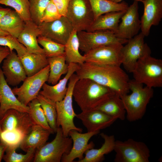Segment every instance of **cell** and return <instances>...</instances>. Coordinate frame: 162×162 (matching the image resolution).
<instances>
[{"label": "cell", "instance_id": "1", "mask_svg": "<svg viewBox=\"0 0 162 162\" xmlns=\"http://www.w3.org/2000/svg\"><path fill=\"white\" fill-rule=\"evenodd\" d=\"M76 72L79 79L88 78L112 90L120 97L128 94L130 79L120 66L85 62Z\"/></svg>", "mask_w": 162, "mask_h": 162}, {"label": "cell", "instance_id": "2", "mask_svg": "<svg viewBox=\"0 0 162 162\" xmlns=\"http://www.w3.org/2000/svg\"><path fill=\"white\" fill-rule=\"evenodd\" d=\"M115 94L109 88L88 78L79 79L73 91V97L82 112L97 110Z\"/></svg>", "mask_w": 162, "mask_h": 162}, {"label": "cell", "instance_id": "3", "mask_svg": "<svg viewBox=\"0 0 162 162\" xmlns=\"http://www.w3.org/2000/svg\"><path fill=\"white\" fill-rule=\"evenodd\" d=\"M129 80V87L131 93L121 96L126 112V118L130 122L141 119L146 112L147 106L153 96L152 88Z\"/></svg>", "mask_w": 162, "mask_h": 162}, {"label": "cell", "instance_id": "4", "mask_svg": "<svg viewBox=\"0 0 162 162\" xmlns=\"http://www.w3.org/2000/svg\"><path fill=\"white\" fill-rule=\"evenodd\" d=\"M134 80L150 88L162 87V60L146 55L137 62L132 71Z\"/></svg>", "mask_w": 162, "mask_h": 162}, {"label": "cell", "instance_id": "5", "mask_svg": "<svg viewBox=\"0 0 162 162\" xmlns=\"http://www.w3.org/2000/svg\"><path fill=\"white\" fill-rule=\"evenodd\" d=\"M79 79L76 74L72 75L69 80L68 90L65 97L62 100L56 102L57 126V128H61L65 137L69 136V132L72 130L80 132L82 131V128L75 126L74 121L76 114L73 107V91L75 83Z\"/></svg>", "mask_w": 162, "mask_h": 162}, {"label": "cell", "instance_id": "6", "mask_svg": "<svg viewBox=\"0 0 162 162\" xmlns=\"http://www.w3.org/2000/svg\"><path fill=\"white\" fill-rule=\"evenodd\" d=\"M56 133L53 140L36 149L33 162H60L63 155L69 153L72 146L71 138L64 136L60 127Z\"/></svg>", "mask_w": 162, "mask_h": 162}, {"label": "cell", "instance_id": "7", "mask_svg": "<svg viewBox=\"0 0 162 162\" xmlns=\"http://www.w3.org/2000/svg\"><path fill=\"white\" fill-rule=\"evenodd\" d=\"M115 162H149L150 151L144 142L132 139L115 141Z\"/></svg>", "mask_w": 162, "mask_h": 162}, {"label": "cell", "instance_id": "8", "mask_svg": "<svg viewBox=\"0 0 162 162\" xmlns=\"http://www.w3.org/2000/svg\"><path fill=\"white\" fill-rule=\"evenodd\" d=\"M80 49L85 53L94 49L101 46L126 44L128 40L118 38L114 32L110 30L93 32L82 31L77 32Z\"/></svg>", "mask_w": 162, "mask_h": 162}, {"label": "cell", "instance_id": "9", "mask_svg": "<svg viewBox=\"0 0 162 162\" xmlns=\"http://www.w3.org/2000/svg\"><path fill=\"white\" fill-rule=\"evenodd\" d=\"M145 36L141 32L128 40L121 50L122 64L128 72L132 73L137 61L146 55L151 54V50L144 42Z\"/></svg>", "mask_w": 162, "mask_h": 162}, {"label": "cell", "instance_id": "10", "mask_svg": "<svg viewBox=\"0 0 162 162\" xmlns=\"http://www.w3.org/2000/svg\"><path fill=\"white\" fill-rule=\"evenodd\" d=\"M50 72L49 65L39 72L27 76L19 87L12 89L17 98L22 104L28 106L33 100L37 98L44 84L47 82Z\"/></svg>", "mask_w": 162, "mask_h": 162}, {"label": "cell", "instance_id": "11", "mask_svg": "<svg viewBox=\"0 0 162 162\" xmlns=\"http://www.w3.org/2000/svg\"><path fill=\"white\" fill-rule=\"evenodd\" d=\"M66 16L77 32L86 31L94 20L89 0H70Z\"/></svg>", "mask_w": 162, "mask_h": 162}, {"label": "cell", "instance_id": "12", "mask_svg": "<svg viewBox=\"0 0 162 162\" xmlns=\"http://www.w3.org/2000/svg\"><path fill=\"white\" fill-rule=\"evenodd\" d=\"M123 45L115 44L98 47L83 55L85 62L94 64L120 66L122 64L121 50Z\"/></svg>", "mask_w": 162, "mask_h": 162}, {"label": "cell", "instance_id": "13", "mask_svg": "<svg viewBox=\"0 0 162 162\" xmlns=\"http://www.w3.org/2000/svg\"><path fill=\"white\" fill-rule=\"evenodd\" d=\"M38 26L40 35L64 45L74 30L70 22L64 16L52 22H41Z\"/></svg>", "mask_w": 162, "mask_h": 162}, {"label": "cell", "instance_id": "14", "mask_svg": "<svg viewBox=\"0 0 162 162\" xmlns=\"http://www.w3.org/2000/svg\"><path fill=\"white\" fill-rule=\"evenodd\" d=\"M138 8V2L136 1L128 6L114 32L118 38L128 40L138 34L141 29Z\"/></svg>", "mask_w": 162, "mask_h": 162}, {"label": "cell", "instance_id": "15", "mask_svg": "<svg viewBox=\"0 0 162 162\" xmlns=\"http://www.w3.org/2000/svg\"><path fill=\"white\" fill-rule=\"evenodd\" d=\"M34 125L28 113L14 109L8 110L0 119L2 132L7 130L17 131L24 137Z\"/></svg>", "mask_w": 162, "mask_h": 162}, {"label": "cell", "instance_id": "16", "mask_svg": "<svg viewBox=\"0 0 162 162\" xmlns=\"http://www.w3.org/2000/svg\"><path fill=\"white\" fill-rule=\"evenodd\" d=\"M100 132V131H97L81 133L75 130H71L69 132V136L71 138L73 145L69 153L63 155L61 161L72 162L76 158L79 159L78 161L82 160L85 152L94 147V144L93 142L88 143L89 140Z\"/></svg>", "mask_w": 162, "mask_h": 162}, {"label": "cell", "instance_id": "17", "mask_svg": "<svg viewBox=\"0 0 162 162\" xmlns=\"http://www.w3.org/2000/svg\"><path fill=\"white\" fill-rule=\"evenodd\" d=\"M2 68L8 85L16 86L27 77L20 57L13 51L3 60Z\"/></svg>", "mask_w": 162, "mask_h": 162}, {"label": "cell", "instance_id": "18", "mask_svg": "<svg viewBox=\"0 0 162 162\" xmlns=\"http://www.w3.org/2000/svg\"><path fill=\"white\" fill-rule=\"evenodd\" d=\"M141 21V32L148 36L152 26L158 25L162 18V0H144Z\"/></svg>", "mask_w": 162, "mask_h": 162}, {"label": "cell", "instance_id": "19", "mask_svg": "<svg viewBox=\"0 0 162 162\" xmlns=\"http://www.w3.org/2000/svg\"><path fill=\"white\" fill-rule=\"evenodd\" d=\"M14 109L28 113V106L21 103L6 82L2 69L0 68V119L8 110Z\"/></svg>", "mask_w": 162, "mask_h": 162}, {"label": "cell", "instance_id": "20", "mask_svg": "<svg viewBox=\"0 0 162 162\" xmlns=\"http://www.w3.org/2000/svg\"><path fill=\"white\" fill-rule=\"evenodd\" d=\"M76 117L82 121L87 132L100 131L113 124L117 119L98 110L76 114Z\"/></svg>", "mask_w": 162, "mask_h": 162}, {"label": "cell", "instance_id": "21", "mask_svg": "<svg viewBox=\"0 0 162 162\" xmlns=\"http://www.w3.org/2000/svg\"><path fill=\"white\" fill-rule=\"evenodd\" d=\"M79 64L74 63L68 64V69L64 77L56 84L51 86L45 83L40 94L56 102L62 100L68 90L67 85L72 75L76 71Z\"/></svg>", "mask_w": 162, "mask_h": 162}, {"label": "cell", "instance_id": "22", "mask_svg": "<svg viewBox=\"0 0 162 162\" xmlns=\"http://www.w3.org/2000/svg\"><path fill=\"white\" fill-rule=\"evenodd\" d=\"M40 35L38 26L30 20L25 22L24 28L17 39L26 49L28 52L44 54L43 49L37 41L38 37Z\"/></svg>", "mask_w": 162, "mask_h": 162}, {"label": "cell", "instance_id": "23", "mask_svg": "<svg viewBox=\"0 0 162 162\" xmlns=\"http://www.w3.org/2000/svg\"><path fill=\"white\" fill-rule=\"evenodd\" d=\"M50 134L40 126L34 125L22 140L20 147L26 152L32 148H38L46 142Z\"/></svg>", "mask_w": 162, "mask_h": 162}, {"label": "cell", "instance_id": "24", "mask_svg": "<svg viewBox=\"0 0 162 162\" xmlns=\"http://www.w3.org/2000/svg\"><path fill=\"white\" fill-rule=\"evenodd\" d=\"M104 139V143L98 149H88L85 153V156L77 162H100L104 159V155L114 151L115 139L114 135H108L102 133L100 134Z\"/></svg>", "mask_w": 162, "mask_h": 162}, {"label": "cell", "instance_id": "25", "mask_svg": "<svg viewBox=\"0 0 162 162\" xmlns=\"http://www.w3.org/2000/svg\"><path fill=\"white\" fill-rule=\"evenodd\" d=\"M126 10L111 12L100 16L94 21L86 31L110 30L114 32Z\"/></svg>", "mask_w": 162, "mask_h": 162}, {"label": "cell", "instance_id": "26", "mask_svg": "<svg viewBox=\"0 0 162 162\" xmlns=\"http://www.w3.org/2000/svg\"><path fill=\"white\" fill-rule=\"evenodd\" d=\"M20 58L27 76L37 73L48 65L44 54L27 52Z\"/></svg>", "mask_w": 162, "mask_h": 162}, {"label": "cell", "instance_id": "27", "mask_svg": "<svg viewBox=\"0 0 162 162\" xmlns=\"http://www.w3.org/2000/svg\"><path fill=\"white\" fill-rule=\"evenodd\" d=\"M25 22L15 10L10 9L0 20V28L17 38Z\"/></svg>", "mask_w": 162, "mask_h": 162}, {"label": "cell", "instance_id": "28", "mask_svg": "<svg viewBox=\"0 0 162 162\" xmlns=\"http://www.w3.org/2000/svg\"><path fill=\"white\" fill-rule=\"evenodd\" d=\"M79 49L77 32L74 29L64 45V55L67 64H81L85 62V57L80 53Z\"/></svg>", "mask_w": 162, "mask_h": 162}, {"label": "cell", "instance_id": "29", "mask_svg": "<svg viewBox=\"0 0 162 162\" xmlns=\"http://www.w3.org/2000/svg\"><path fill=\"white\" fill-rule=\"evenodd\" d=\"M93 12L94 20L100 16L113 12L125 10L129 6L124 1L116 3L109 0H89Z\"/></svg>", "mask_w": 162, "mask_h": 162}, {"label": "cell", "instance_id": "30", "mask_svg": "<svg viewBox=\"0 0 162 162\" xmlns=\"http://www.w3.org/2000/svg\"><path fill=\"white\" fill-rule=\"evenodd\" d=\"M50 72L47 82L52 85L58 82L62 75L68 70V64H66L64 55L47 58Z\"/></svg>", "mask_w": 162, "mask_h": 162}, {"label": "cell", "instance_id": "31", "mask_svg": "<svg viewBox=\"0 0 162 162\" xmlns=\"http://www.w3.org/2000/svg\"><path fill=\"white\" fill-rule=\"evenodd\" d=\"M97 110L112 117L124 120L126 112L120 97L116 94L101 105Z\"/></svg>", "mask_w": 162, "mask_h": 162}, {"label": "cell", "instance_id": "32", "mask_svg": "<svg viewBox=\"0 0 162 162\" xmlns=\"http://www.w3.org/2000/svg\"><path fill=\"white\" fill-rule=\"evenodd\" d=\"M28 106L29 108L28 112L29 116L34 124L40 126L51 134L54 133L47 122L43 110L37 98L32 100Z\"/></svg>", "mask_w": 162, "mask_h": 162}, {"label": "cell", "instance_id": "33", "mask_svg": "<svg viewBox=\"0 0 162 162\" xmlns=\"http://www.w3.org/2000/svg\"><path fill=\"white\" fill-rule=\"evenodd\" d=\"M37 98L40 104L50 126L54 133H56L57 129L56 102L40 94L38 95Z\"/></svg>", "mask_w": 162, "mask_h": 162}, {"label": "cell", "instance_id": "34", "mask_svg": "<svg viewBox=\"0 0 162 162\" xmlns=\"http://www.w3.org/2000/svg\"><path fill=\"white\" fill-rule=\"evenodd\" d=\"M37 41L38 44L43 47L44 54L47 58L64 54V45L42 35L38 37Z\"/></svg>", "mask_w": 162, "mask_h": 162}, {"label": "cell", "instance_id": "35", "mask_svg": "<svg viewBox=\"0 0 162 162\" xmlns=\"http://www.w3.org/2000/svg\"><path fill=\"white\" fill-rule=\"evenodd\" d=\"M18 145H7L2 159L6 162H29L33 160L36 149L29 150L26 154L18 153L16 150Z\"/></svg>", "mask_w": 162, "mask_h": 162}, {"label": "cell", "instance_id": "36", "mask_svg": "<svg viewBox=\"0 0 162 162\" xmlns=\"http://www.w3.org/2000/svg\"><path fill=\"white\" fill-rule=\"evenodd\" d=\"M0 4L13 8L25 22L32 20L28 0H0Z\"/></svg>", "mask_w": 162, "mask_h": 162}, {"label": "cell", "instance_id": "37", "mask_svg": "<svg viewBox=\"0 0 162 162\" xmlns=\"http://www.w3.org/2000/svg\"><path fill=\"white\" fill-rule=\"evenodd\" d=\"M32 20L39 26L48 5L51 0H28Z\"/></svg>", "mask_w": 162, "mask_h": 162}, {"label": "cell", "instance_id": "38", "mask_svg": "<svg viewBox=\"0 0 162 162\" xmlns=\"http://www.w3.org/2000/svg\"><path fill=\"white\" fill-rule=\"evenodd\" d=\"M0 46L8 47L10 52L15 50L19 57L28 52L26 49L17 38L10 34L0 35Z\"/></svg>", "mask_w": 162, "mask_h": 162}, {"label": "cell", "instance_id": "39", "mask_svg": "<svg viewBox=\"0 0 162 162\" xmlns=\"http://www.w3.org/2000/svg\"><path fill=\"white\" fill-rule=\"evenodd\" d=\"M23 138V135L19 132L9 130L2 131L0 137L1 142L7 145L19 146Z\"/></svg>", "mask_w": 162, "mask_h": 162}, {"label": "cell", "instance_id": "40", "mask_svg": "<svg viewBox=\"0 0 162 162\" xmlns=\"http://www.w3.org/2000/svg\"><path fill=\"white\" fill-rule=\"evenodd\" d=\"M62 16L51 0L44 12L41 20V23L52 22L60 18Z\"/></svg>", "mask_w": 162, "mask_h": 162}, {"label": "cell", "instance_id": "41", "mask_svg": "<svg viewBox=\"0 0 162 162\" xmlns=\"http://www.w3.org/2000/svg\"><path fill=\"white\" fill-rule=\"evenodd\" d=\"M62 16H66L70 0H51Z\"/></svg>", "mask_w": 162, "mask_h": 162}, {"label": "cell", "instance_id": "42", "mask_svg": "<svg viewBox=\"0 0 162 162\" xmlns=\"http://www.w3.org/2000/svg\"><path fill=\"white\" fill-rule=\"evenodd\" d=\"M10 52L8 47L0 46V64Z\"/></svg>", "mask_w": 162, "mask_h": 162}, {"label": "cell", "instance_id": "43", "mask_svg": "<svg viewBox=\"0 0 162 162\" xmlns=\"http://www.w3.org/2000/svg\"><path fill=\"white\" fill-rule=\"evenodd\" d=\"M7 145L3 142H0V162L3 159Z\"/></svg>", "mask_w": 162, "mask_h": 162}, {"label": "cell", "instance_id": "44", "mask_svg": "<svg viewBox=\"0 0 162 162\" xmlns=\"http://www.w3.org/2000/svg\"><path fill=\"white\" fill-rule=\"evenodd\" d=\"M10 9L8 8H4L0 6V20L2 17Z\"/></svg>", "mask_w": 162, "mask_h": 162}, {"label": "cell", "instance_id": "45", "mask_svg": "<svg viewBox=\"0 0 162 162\" xmlns=\"http://www.w3.org/2000/svg\"><path fill=\"white\" fill-rule=\"evenodd\" d=\"M112 2H114L116 3H120L123 0H109ZM134 1H137L141 2L142 3L143 2L144 0H134Z\"/></svg>", "mask_w": 162, "mask_h": 162}, {"label": "cell", "instance_id": "46", "mask_svg": "<svg viewBox=\"0 0 162 162\" xmlns=\"http://www.w3.org/2000/svg\"><path fill=\"white\" fill-rule=\"evenodd\" d=\"M8 34H9L8 33L0 28V35H7Z\"/></svg>", "mask_w": 162, "mask_h": 162}, {"label": "cell", "instance_id": "47", "mask_svg": "<svg viewBox=\"0 0 162 162\" xmlns=\"http://www.w3.org/2000/svg\"><path fill=\"white\" fill-rule=\"evenodd\" d=\"M2 133V131L1 130V129L0 127V138L1 137V134Z\"/></svg>", "mask_w": 162, "mask_h": 162}, {"label": "cell", "instance_id": "48", "mask_svg": "<svg viewBox=\"0 0 162 162\" xmlns=\"http://www.w3.org/2000/svg\"><path fill=\"white\" fill-rule=\"evenodd\" d=\"M1 142V139H0V142Z\"/></svg>", "mask_w": 162, "mask_h": 162}]
</instances>
